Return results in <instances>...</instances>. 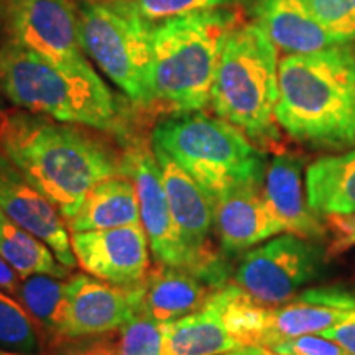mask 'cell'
<instances>
[{"mask_svg":"<svg viewBox=\"0 0 355 355\" xmlns=\"http://www.w3.org/2000/svg\"><path fill=\"white\" fill-rule=\"evenodd\" d=\"M96 128L26 112H0V152L64 220L97 183L122 175V153Z\"/></svg>","mask_w":355,"mask_h":355,"instance_id":"obj_1","label":"cell"},{"mask_svg":"<svg viewBox=\"0 0 355 355\" xmlns=\"http://www.w3.org/2000/svg\"><path fill=\"white\" fill-rule=\"evenodd\" d=\"M275 117L293 141L311 152L336 155L354 148L355 44L283 58Z\"/></svg>","mask_w":355,"mask_h":355,"instance_id":"obj_2","label":"cell"},{"mask_svg":"<svg viewBox=\"0 0 355 355\" xmlns=\"http://www.w3.org/2000/svg\"><path fill=\"white\" fill-rule=\"evenodd\" d=\"M0 96L13 107L55 121L119 132L121 109L91 63L58 64L8 40L0 48Z\"/></svg>","mask_w":355,"mask_h":355,"instance_id":"obj_3","label":"cell"},{"mask_svg":"<svg viewBox=\"0 0 355 355\" xmlns=\"http://www.w3.org/2000/svg\"><path fill=\"white\" fill-rule=\"evenodd\" d=\"M237 25L229 8L194 12L153 25L150 105L173 114L211 105V91L225 40Z\"/></svg>","mask_w":355,"mask_h":355,"instance_id":"obj_4","label":"cell"},{"mask_svg":"<svg viewBox=\"0 0 355 355\" xmlns=\"http://www.w3.org/2000/svg\"><path fill=\"white\" fill-rule=\"evenodd\" d=\"M277 46L255 21L235 25L225 40L211 91L217 117L265 150L282 144L275 117L278 102Z\"/></svg>","mask_w":355,"mask_h":355,"instance_id":"obj_5","label":"cell"},{"mask_svg":"<svg viewBox=\"0 0 355 355\" xmlns=\"http://www.w3.org/2000/svg\"><path fill=\"white\" fill-rule=\"evenodd\" d=\"M152 146L175 159L212 199L243 186L263 188L268 168L263 150L232 123L202 110L159 121Z\"/></svg>","mask_w":355,"mask_h":355,"instance_id":"obj_6","label":"cell"},{"mask_svg":"<svg viewBox=\"0 0 355 355\" xmlns=\"http://www.w3.org/2000/svg\"><path fill=\"white\" fill-rule=\"evenodd\" d=\"M230 336L242 347L270 349L282 340L319 334L355 311V291L340 285L304 288L286 303L266 308L234 283L214 293Z\"/></svg>","mask_w":355,"mask_h":355,"instance_id":"obj_7","label":"cell"},{"mask_svg":"<svg viewBox=\"0 0 355 355\" xmlns=\"http://www.w3.org/2000/svg\"><path fill=\"white\" fill-rule=\"evenodd\" d=\"M79 42L102 73L133 104L150 105L153 25L133 0L83 2Z\"/></svg>","mask_w":355,"mask_h":355,"instance_id":"obj_8","label":"cell"},{"mask_svg":"<svg viewBox=\"0 0 355 355\" xmlns=\"http://www.w3.org/2000/svg\"><path fill=\"white\" fill-rule=\"evenodd\" d=\"M327 257L321 242L279 234L242 257L232 283L254 303L273 308L316 282Z\"/></svg>","mask_w":355,"mask_h":355,"instance_id":"obj_9","label":"cell"},{"mask_svg":"<svg viewBox=\"0 0 355 355\" xmlns=\"http://www.w3.org/2000/svg\"><path fill=\"white\" fill-rule=\"evenodd\" d=\"M122 173L135 184L140 220L157 263L181 266L199 275L198 261L186 247L171 216L153 146L150 148L141 141L128 145L122 153Z\"/></svg>","mask_w":355,"mask_h":355,"instance_id":"obj_10","label":"cell"},{"mask_svg":"<svg viewBox=\"0 0 355 355\" xmlns=\"http://www.w3.org/2000/svg\"><path fill=\"white\" fill-rule=\"evenodd\" d=\"M0 13L12 42L58 64L89 63L79 42L78 7L71 0H8Z\"/></svg>","mask_w":355,"mask_h":355,"instance_id":"obj_11","label":"cell"},{"mask_svg":"<svg viewBox=\"0 0 355 355\" xmlns=\"http://www.w3.org/2000/svg\"><path fill=\"white\" fill-rule=\"evenodd\" d=\"M78 265L91 277L112 285H139L150 270V243L141 225L71 232Z\"/></svg>","mask_w":355,"mask_h":355,"instance_id":"obj_12","label":"cell"},{"mask_svg":"<svg viewBox=\"0 0 355 355\" xmlns=\"http://www.w3.org/2000/svg\"><path fill=\"white\" fill-rule=\"evenodd\" d=\"M135 309L133 286L123 288L91 275H74L66 283V318L58 340L119 331Z\"/></svg>","mask_w":355,"mask_h":355,"instance_id":"obj_13","label":"cell"},{"mask_svg":"<svg viewBox=\"0 0 355 355\" xmlns=\"http://www.w3.org/2000/svg\"><path fill=\"white\" fill-rule=\"evenodd\" d=\"M0 211L20 227L48 243L58 260L69 270L78 265L63 216L2 152H0Z\"/></svg>","mask_w":355,"mask_h":355,"instance_id":"obj_14","label":"cell"},{"mask_svg":"<svg viewBox=\"0 0 355 355\" xmlns=\"http://www.w3.org/2000/svg\"><path fill=\"white\" fill-rule=\"evenodd\" d=\"M304 157L282 152L275 155L266 168L263 198L272 214L285 229L309 241L324 242L329 237L326 222L311 211L306 198Z\"/></svg>","mask_w":355,"mask_h":355,"instance_id":"obj_15","label":"cell"},{"mask_svg":"<svg viewBox=\"0 0 355 355\" xmlns=\"http://www.w3.org/2000/svg\"><path fill=\"white\" fill-rule=\"evenodd\" d=\"M214 201V230L224 254H241L260 245L285 229L272 214L263 188L243 186L220 194Z\"/></svg>","mask_w":355,"mask_h":355,"instance_id":"obj_16","label":"cell"},{"mask_svg":"<svg viewBox=\"0 0 355 355\" xmlns=\"http://www.w3.org/2000/svg\"><path fill=\"white\" fill-rule=\"evenodd\" d=\"M133 291L137 309L163 324L202 309L217 288L181 266L157 263Z\"/></svg>","mask_w":355,"mask_h":355,"instance_id":"obj_17","label":"cell"},{"mask_svg":"<svg viewBox=\"0 0 355 355\" xmlns=\"http://www.w3.org/2000/svg\"><path fill=\"white\" fill-rule=\"evenodd\" d=\"M250 12L255 24L286 56L340 44L318 20L308 0H252Z\"/></svg>","mask_w":355,"mask_h":355,"instance_id":"obj_18","label":"cell"},{"mask_svg":"<svg viewBox=\"0 0 355 355\" xmlns=\"http://www.w3.org/2000/svg\"><path fill=\"white\" fill-rule=\"evenodd\" d=\"M162 355H222L243 349L230 336L214 300L202 309L162 324Z\"/></svg>","mask_w":355,"mask_h":355,"instance_id":"obj_19","label":"cell"},{"mask_svg":"<svg viewBox=\"0 0 355 355\" xmlns=\"http://www.w3.org/2000/svg\"><path fill=\"white\" fill-rule=\"evenodd\" d=\"M306 198L319 219L355 212V146L344 153L322 155L306 166Z\"/></svg>","mask_w":355,"mask_h":355,"instance_id":"obj_20","label":"cell"},{"mask_svg":"<svg viewBox=\"0 0 355 355\" xmlns=\"http://www.w3.org/2000/svg\"><path fill=\"white\" fill-rule=\"evenodd\" d=\"M140 206L135 184L127 175L102 180L87 193L79 211L66 220L71 232H87L139 224Z\"/></svg>","mask_w":355,"mask_h":355,"instance_id":"obj_21","label":"cell"},{"mask_svg":"<svg viewBox=\"0 0 355 355\" xmlns=\"http://www.w3.org/2000/svg\"><path fill=\"white\" fill-rule=\"evenodd\" d=\"M0 255L10 263L21 278L30 275L69 277V268L61 263L48 243L20 227L0 211Z\"/></svg>","mask_w":355,"mask_h":355,"instance_id":"obj_22","label":"cell"},{"mask_svg":"<svg viewBox=\"0 0 355 355\" xmlns=\"http://www.w3.org/2000/svg\"><path fill=\"white\" fill-rule=\"evenodd\" d=\"M13 296L35 319L44 339L56 343L66 318V283L51 275H30Z\"/></svg>","mask_w":355,"mask_h":355,"instance_id":"obj_23","label":"cell"},{"mask_svg":"<svg viewBox=\"0 0 355 355\" xmlns=\"http://www.w3.org/2000/svg\"><path fill=\"white\" fill-rule=\"evenodd\" d=\"M0 349L40 354L43 334L28 311L13 295L0 290Z\"/></svg>","mask_w":355,"mask_h":355,"instance_id":"obj_24","label":"cell"},{"mask_svg":"<svg viewBox=\"0 0 355 355\" xmlns=\"http://www.w3.org/2000/svg\"><path fill=\"white\" fill-rule=\"evenodd\" d=\"M162 324L140 309L117 331L119 355H162Z\"/></svg>","mask_w":355,"mask_h":355,"instance_id":"obj_25","label":"cell"},{"mask_svg":"<svg viewBox=\"0 0 355 355\" xmlns=\"http://www.w3.org/2000/svg\"><path fill=\"white\" fill-rule=\"evenodd\" d=\"M314 15L337 43L355 42V0H308Z\"/></svg>","mask_w":355,"mask_h":355,"instance_id":"obj_26","label":"cell"},{"mask_svg":"<svg viewBox=\"0 0 355 355\" xmlns=\"http://www.w3.org/2000/svg\"><path fill=\"white\" fill-rule=\"evenodd\" d=\"M237 2L239 0H133L139 12L152 24L194 12L229 8Z\"/></svg>","mask_w":355,"mask_h":355,"instance_id":"obj_27","label":"cell"},{"mask_svg":"<svg viewBox=\"0 0 355 355\" xmlns=\"http://www.w3.org/2000/svg\"><path fill=\"white\" fill-rule=\"evenodd\" d=\"M50 355H119L117 336L109 332L56 340L51 344Z\"/></svg>","mask_w":355,"mask_h":355,"instance_id":"obj_28","label":"cell"},{"mask_svg":"<svg viewBox=\"0 0 355 355\" xmlns=\"http://www.w3.org/2000/svg\"><path fill=\"white\" fill-rule=\"evenodd\" d=\"M268 350L278 355H349L347 350L319 334H306L282 340Z\"/></svg>","mask_w":355,"mask_h":355,"instance_id":"obj_29","label":"cell"},{"mask_svg":"<svg viewBox=\"0 0 355 355\" xmlns=\"http://www.w3.org/2000/svg\"><path fill=\"white\" fill-rule=\"evenodd\" d=\"M331 235L327 255L334 257L355 247V212L350 214H329L322 219Z\"/></svg>","mask_w":355,"mask_h":355,"instance_id":"obj_30","label":"cell"},{"mask_svg":"<svg viewBox=\"0 0 355 355\" xmlns=\"http://www.w3.org/2000/svg\"><path fill=\"white\" fill-rule=\"evenodd\" d=\"M319 336L334 340L340 347L347 350L349 355H355V311L349 313L344 319L336 322L334 326L327 327Z\"/></svg>","mask_w":355,"mask_h":355,"instance_id":"obj_31","label":"cell"},{"mask_svg":"<svg viewBox=\"0 0 355 355\" xmlns=\"http://www.w3.org/2000/svg\"><path fill=\"white\" fill-rule=\"evenodd\" d=\"M21 279L24 278L17 273V270L0 255V290L8 293V295H15Z\"/></svg>","mask_w":355,"mask_h":355,"instance_id":"obj_32","label":"cell"},{"mask_svg":"<svg viewBox=\"0 0 355 355\" xmlns=\"http://www.w3.org/2000/svg\"><path fill=\"white\" fill-rule=\"evenodd\" d=\"M266 349L263 347H243L239 350H232V352L222 354V355H261Z\"/></svg>","mask_w":355,"mask_h":355,"instance_id":"obj_33","label":"cell"},{"mask_svg":"<svg viewBox=\"0 0 355 355\" xmlns=\"http://www.w3.org/2000/svg\"><path fill=\"white\" fill-rule=\"evenodd\" d=\"M0 355H38V354H26V352H13V350L0 349Z\"/></svg>","mask_w":355,"mask_h":355,"instance_id":"obj_34","label":"cell"},{"mask_svg":"<svg viewBox=\"0 0 355 355\" xmlns=\"http://www.w3.org/2000/svg\"><path fill=\"white\" fill-rule=\"evenodd\" d=\"M7 2H8V0H0V12H2V8L6 7Z\"/></svg>","mask_w":355,"mask_h":355,"instance_id":"obj_35","label":"cell"},{"mask_svg":"<svg viewBox=\"0 0 355 355\" xmlns=\"http://www.w3.org/2000/svg\"><path fill=\"white\" fill-rule=\"evenodd\" d=\"M261 355H278V354H275V352H272V350H268V349H266V350H265V352H263V354H261Z\"/></svg>","mask_w":355,"mask_h":355,"instance_id":"obj_36","label":"cell"}]
</instances>
